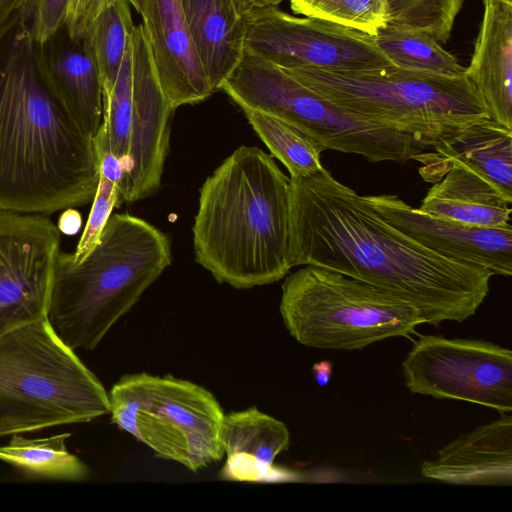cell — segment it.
<instances>
[{
	"label": "cell",
	"instance_id": "cell-39",
	"mask_svg": "<svg viewBox=\"0 0 512 512\" xmlns=\"http://www.w3.org/2000/svg\"><path fill=\"white\" fill-rule=\"evenodd\" d=\"M491 1H495V0H483V4L489 3ZM496 1H502V2H505V3L512 4V0H496Z\"/></svg>",
	"mask_w": 512,
	"mask_h": 512
},
{
	"label": "cell",
	"instance_id": "cell-37",
	"mask_svg": "<svg viewBox=\"0 0 512 512\" xmlns=\"http://www.w3.org/2000/svg\"><path fill=\"white\" fill-rule=\"evenodd\" d=\"M234 2L241 15H246L252 10L250 0H234Z\"/></svg>",
	"mask_w": 512,
	"mask_h": 512
},
{
	"label": "cell",
	"instance_id": "cell-25",
	"mask_svg": "<svg viewBox=\"0 0 512 512\" xmlns=\"http://www.w3.org/2000/svg\"><path fill=\"white\" fill-rule=\"evenodd\" d=\"M134 27L128 2L115 0L90 23L81 39L98 69L103 92L116 80Z\"/></svg>",
	"mask_w": 512,
	"mask_h": 512
},
{
	"label": "cell",
	"instance_id": "cell-29",
	"mask_svg": "<svg viewBox=\"0 0 512 512\" xmlns=\"http://www.w3.org/2000/svg\"><path fill=\"white\" fill-rule=\"evenodd\" d=\"M115 207H119L118 184L99 174V181L87 223L78 245L72 253L74 261H81L96 245Z\"/></svg>",
	"mask_w": 512,
	"mask_h": 512
},
{
	"label": "cell",
	"instance_id": "cell-33",
	"mask_svg": "<svg viewBox=\"0 0 512 512\" xmlns=\"http://www.w3.org/2000/svg\"><path fill=\"white\" fill-rule=\"evenodd\" d=\"M82 217L80 213L74 209L66 208L59 217L57 227L59 231L65 235H74L81 228Z\"/></svg>",
	"mask_w": 512,
	"mask_h": 512
},
{
	"label": "cell",
	"instance_id": "cell-1",
	"mask_svg": "<svg viewBox=\"0 0 512 512\" xmlns=\"http://www.w3.org/2000/svg\"><path fill=\"white\" fill-rule=\"evenodd\" d=\"M290 189L291 267H324L369 283L410 303L434 326L464 322L488 295L491 272L422 245L324 167L290 178Z\"/></svg>",
	"mask_w": 512,
	"mask_h": 512
},
{
	"label": "cell",
	"instance_id": "cell-22",
	"mask_svg": "<svg viewBox=\"0 0 512 512\" xmlns=\"http://www.w3.org/2000/svg\"><path fill=\"white\" fill-rule=\"evenodd\" d=\"M70 433L45 437H25L13 434L10 441L0 445V460L28 477L83 481L89 477L88 466L67 449Z\"/></svg>",
	"mask_w": 512,
	"mask_h": 512
},
{
	"label": "cell",
	"instance_id": "cell-34",
	"mask_svg": "<svg viewBox=\"0 0 512 512\" xmlns=\"http://www.w3.org/2000/svg\"><path fill=\"white\" fill-rule=\"evenodd\" d=\"M28 0H0V33L24 9Z\"/></svg>",
	"mask_w": 512,
	"mask_h": 512
},
{
	"label": "cell",
	"instance_id": "cell-11",
	"mask_svg": "<svg viewBox=\"0 0 512 512\" xmlns=\"http://www.w3.org/2000/svg\"><path fill=\"white\" fill-rule=\"evenodd\" d=\"M411 393L512 411V351L478 339L419 337L402 362Z\"/></svg>",
	"mask_w": 512,
	"mask_h": 512
},
{
	"label": "cell",
	"instance_id": "cell-19",
	"mask_svg": "<svg viewBox=\"0 0 512 512\" xmlns=\"http://www.w3.org/2000/svg\"><path fill=\"white\" fill-rule=\"evenodd\" d=\"M466 76L492 119L512 128V4H484L481 28Z\"/></svg>",
	"mask_w": 512,
	"mask_h": 512
},
{
	"label": "cell",
	"instance_id": "cell-14",
	"mask_svg": "<svg viewBox=\"0 0 512 512\" xmlns=\"http://www.w3.org/2000/svg\"><path fill=\"white\" fill-rule=\"evenodd\" d=\"M365 198L386 221L437 254L484 268L492 275H511V224L501 227L468 225L426 213L397 195Z\"/></svg>",
	"mask_w": 512,
	"mask_h": 512
},
{
	"label": "cell",
	"instance_id": "cell-12",
	"mask_svg": "<svg viewBox=\"0 0 512 512\" xmlns=\"http://www.w3.org/2000/svg\"><path fill=\"white\" fill-rule=\"evenodd\" d=\"M244 50L290 70L355 72L393 65L374 36L313 17L291 16L276 7L246 14Z\"/></svg>",
	"mask_w": 512,
	"mask_h": 512
},
{
	"label": "cell",
	"instance_id": "cell-27",
	"mask_svg": "<svg viewBox=\"0 0 512 512\" xmlns=\"http://www.w3.org/2000/svg\"><path fill=\"white\" fill-rule=\"evenodd\" d=\"M293 12L369 35L388 23L386 0H289Z\"/></svg>",
	"mask_w": 512,
	"mask_h": 512
},
{
	"label": "cell",
	"instance_id": "cell-24",
	"mask_svg": "<svg viewBox=\"0 0 512 512\" xmlns=\"http://www.w3.org/2000/svg\"><path fill=\"white\" fill-rule=\"evenodd\" d=\"M221 442L225 454L240 453L273 465L290 443L287 426L255 407L224 415Z\"/></svg>",
	"mask_w": 512,
	"mask_h": 512
},
{
	"label": "cell",
	"instance_id": "cell-3",
	"mask_svg": "<svg viewBox=\"0 0 512 512\" xmlns=\"http://www.w3.org/2000/svg\"><path fill=\"white\" fill-rule=\"evenodd\" d=\"M290 178L271 155L240 146L199 190L195 260L218 283L248 289L282 279L289 259Z\"/></svg>",
	"mask_w": 512,
	"mask_h": 512
},
{
	"label": "cell",
	"instance_id": "cell-6",
	"mask_svg": "<svg viewBox=\"0 0 512 512\" xmlns=\"http://www.w3.org/2000/svg\"><path fill=\"white\" fill-rule=\"evenodd\" d=\"M110 413L108 392L47 316L0 335V437Z\"/></svg>",
	"mask_w": 512,
	"mask_h": 512
},
{
	"label": "cell",
	"instance_id": "cell-16",
	"mask_svg": "<svg viewBox=\"0 0 512 512\" xmlns=\"http://www.w3.org/2000/svg\"><path fill=\"white\" fill-rule=\"evenodd\" d=\"M461 434L439 451L437 459L423 461L421 474L456 485H512V416Z\"/></svg>",
	"mask_w": 512,
	"mask_h": 512
},
{
	"label": "cell",
	"instance_id": "cell-2",
	"mask_svg": "<svg viewBox=\"0 0 512 512\" xmlns=\"http://www.w3.org/2000/svg\"><path fill=\"white\" fill-rule=\"evenodd\" d=\"M99 156L45 81L31 12L0 33V210L49 215L94 198Z\"/></svg>",
	"mask_w": 512,
	"mask_h": 512
},
{
	"label": "cell",
	"instance_id": "cell-15",
	"mask_svg": "<svg viewBox=\"0 0 512 512\" xmlns=\"http://www.w3.org/2000/svg\"><path fill=\"white\" fill-rule=\"evenodd\" d=\"M143 28L160 86L175 110L214 90L186 24L180 0H145Z\"/></svg>",
	"mask_w": 512,
	"mask_h": 512
},
{
	"label": "cell",
	"instance_id": "cell-36",
	"mask_svg": "<svg viewBox=\"0 0 512 512\" xmlns=\"http://www.w3.org/2000/svg\"><path fill=\"white\" fill-rule=\"evenodd\" d=\"M283 0H250L252 9L254 8H266L276 7Z\"/></svg>",
	"mask_w": 512,
	"mask_h": 512
},
{
	"label": "cell",
	"instance_id": "cell-20",
	"mask_svg": "<svg viewBox=\"0 0 512 512\" xmlns=\"http://www.w3.org/2000/svg\"><path fill=\"white\" fill-rule=\"evenodd\" d=\"M189 32L214 90L237 66L244 53L246 15L234 0H180Z\"/></svg>",
	"mask_w": 512,
	"mask_h": 512
},
{
	"label": "cell",
	"instance_id": "cell-8",
	"mask_svg": "<svg viewBox=\"0 0 512 512\" xmlns=\"http://www.w3.org/2000/svg\"><path fill=\"white\" fill-rule=\"evenodd\" d=\"M220 90L241 109L280 119L315 139L325 150L357 154L368 162L399 164L426 151L410 136L342 109L287 71L246 50Z\"/></svg>",
	"mask_w": 512,
	"mask_h": 512
},
{
	"label": "cell",
	"instance_id": "cell-5",
	"mask_svg": "<svg viewBox=\"0 0 512 512\" xmlns=\"http://www.w3.org/2000/svg\"><path fill=\"white\" fill-rule=\"evenodd\" d=\"M285 71L342 109L408 135L426 150L491 118L467 76H440L395 65L355 72Z\"/></svg>",
	"mask_w": 512,
	"mask_h": 512
},
{
	"label": "cell",
	"instance_id": "cell-23",
	"mask_svg": "<svg viewBox=\"0 0 512 512\" xmlns=\"http://www.w3.org/2000/svg\"><path fill=\"white\" fill-rule=\"evenodd\" d=\"M374 39L397 67L447 77L466 76V67L425 32L387 23Z\"/></svg>",
	"mask_w": 512,
	"mask_h": 512
},
{
	"label": "cell",
	"instance_id": "cell-28",
	"mask_svg": "<svg viewBox=\"0 0 512 512\" xmlns=\"http://www.w3.org/2000/svg\"><path fill=\"white\" fill-rule=\"evenodd\" d=\"M464 0H386L388 23L422 31L440 44L450 37Z\"/></svg>",
	"mask_w": 512,
	"mask_h": 512
},
{
	"label": "cell",
	"instance_id": "cell-30",
	"mask_svg": "<svg viewBox=\"0 0 512 512\" xmlns=\"http://www.w3.org/2000/svg\"><path fill=\"white\" fill-rule=\"evenodd\" d=\"M222 480L244 482H278L291 479V474L285 469L268 465L252 457L234 453L220 471Z\"/></svg>",
	"mask_w": 512,
	"mask_h": 512
},
{
	"label": "cell",
	"instance_id": "cell-7",
	"mask_svg": "<svg viewBox=\"0 0 512 512\" xmlns=\"http://www.w3.org/2000/svg\"><path fill=\"white\" fill-rule=\"evenodd\" d=\"M283 323L300 344L356 350L392 337H409L425 323L410 303L328 268L305 265L282 284Z\"/></svg>",
	"mask_w": 512,
	"mask_h": 512
},
{
	"label": "cell",
	"instance_id": "cell-18",
	"mask_svg": "<svg viewBox=\"0 0 512 512\" xmlns=\"http://www.w3.org/2000/svg\"><path fill=\"white\" fill-rule=\"evenodd\" d=\"M36 50L50 89L79 127L94 138L103 119V89L98 69L82 41L72 39L63 26L43 43H36Z\"/></svg>",
	"mask_w": 512,
	"mask_h": 512
},
{
	"label": "cell",
	"instance_id": "cell-32",
	"mask_svg": "<svg viewBox=\"0 0 512 512\" xmlns=\"http://www.w3.org/2000/svg\"><path fill=\"white\" fill-rule=\"evenodd\" d=\"M115 0H69L64 28L69 36L81 41L90 23Z\"/></svg>",
	"mask_w": 512,
	"mask_h": 512
},
{
	"label": "cell",
	"instance_id": "cell-21",
	"mask_svg": "<svg viewBox=\"0 0 512 512\" xmlns=\"http://www.w3.org/2000/svg\"><path fill=\"white\" fill-rule=\"evenodd\" d=\"M511 203L475 172L455 166L432 185L419 209L468 225L501 227L511 224Z\"/></svg>",
	"mask_w": 512,
	"mask_h": 512
},
{
	"label": "cell",
	"instance_id": "cell-13",
	"mask_svg": "<svg viewBox=\"0 0 512 512\" xmlns=\"http://www.w3.org/2000/svg\"><path fill=\"white\" fill-rule=\"evenodd\" d=\"M60 236L48 215L0 210V335L47 316Z\"/></svg>",
	"mask_w": 512,
	"mask_h": 512
},
{
	"label": "cell",
	"instance_id": "cell-26",
	"mask_svg": "<svg viewBox=\"0 0 512 512\" xmlns=\"http://www.w3.org/2000/svg\"><path fill=\"white\" fill-rule=\"evenodd\" d=\"M242 110L272 156L287 168L289 178L308 177L322 170L325 148L319 142L280 119L252 109Z\"/></svg>",
	"mask_w": 512,
	"mask_h": 512
},
{
	"label": "cell",
	"instance_id": "cell-10",
	"mask_svg": "<svg viewBox=\"0 0 512 512\" xmlns=\"http://www.w3.org/2000/svg\"><path fill=\"white\" fill-rule=\"evenodd\" d=\"M173 112L158 81L143 25L135 26L116 80L103 92V119L94 137L97 149L109 151L121 163L119 206L160 188Z\"/></svg>",
	"mask_w": 512,
	"mask_h": 512
},
{
	"label": "cell",
	"instance_id": "cell-31",
	"mask_svg": "<svg viewBox=\"0 0 512 512\" xmlns=\"http://www.w3.org/2000/svg\"><path fill=\"white\" fill-rule=\"evenodd\" d=\"M69 0H28L34 41L41 44L63 27Z\"/></svg>",
	"mask_w": 512,
	"mask_h": 512
},
{
	"label": "cell",
	"instance_id": "cell-4",
	"mask_svg": "<svg viewBox=\"0 0 512 512\" xmlns=\"http://www.w3.org/2000/svg\"><path fill=\"white\" fill-rule=\"evenodd\" d=\"M171 263L166 234L136 216L113 214L81 261L59 252L48 321L75 351L94 350Z\"/></svg>",
	"mask_w": 512,
	"mask_h": 512
},
{
	"label": "cell",
	"instance_id": "cell-38",
	"mask_svg": "<svg viewBox=\"0 0 512 512\" xmlns=\"http://www.w3.org/2000/svg\"><path fill=\"white\" fill-rule=\"evenodd\" d=\"M127 2H130L134 8L136 9V11L141 14L142 10H143V6H144V2L145 0H126Z\"/></svg>",
	"mask_w": 512,
	"mask_h": 512
},
{
	"label": "cell",
	"instance_id": "cell-35",
	"mask_svg": "<svg viewBox=\"0 0 512 512\" xmlns=\"http://www.w3.org/2000/svg\"><path fill=\"white\" fill-rule=\"evenodd\" d=\"M315 380L319 386H326L332 375V363L324 360L317 362L312 367Z\"/></svg>",
	"mask_w": 512,
	"mask_h": 512
},
{
	"label": "cell",
	"instance_id": "cell-17",
	"mask_svg": "<svg viewBox=\"0 0 512 512\" xmlns=\"http://www.w3.org/2000/svg\"><path fill=\"white\" fill-rule=\"evenodd\" d=\"M426 182H437L452 167L467 168L512 202V128L488 118L413 157Z\"/></svg>",
	"mask_w": 512,
	"mask_h": 512
},
{
	"label": "cell",
	"instance_id": "cell-9",
	"mask_svg": "<svg viewBox=\"0 0 512 512\" xmlns=\"http://www.w3.org/2000/svg\"><path fill=\"white\" fill-rule=\"evenodd\" d=\"M111 421L157 457L192 472L221 460L224 412L203 386L171 375L122 376L108 393Z\"/></svg>",
	"mask_w": 512,
	"mask_h": 512
}]
</instances>
